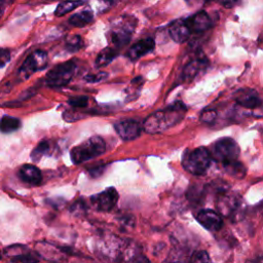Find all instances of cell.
Segmentation results:
<instances>
[{
    "label": "cell",
    "instance_id": "obj_1",
    "mask_svg": "<svg viewBox=\"0 0 263 263\" xmlns=\"http://www.w3.org/2000/svg\"><path fill=\"white\" fill-rule=\"evenodd\" d=\"M186 111L187 108L183 103L176 102L165 109L154 112L148 116L143 123V128L149 134L162 133L180 122Z\"/></svg>",
    "mask_w": 263,
    "mask_h": 263
},
{
    "label": "cell",
    "instance_id": "obj_2",
    "mask_svg": "<svg viewBox=\"0 0 263 263\" xmlns=\"http://www.w3.org/2000/svg\"><path fill=\"white\" fill-rule=\"evenodd\" d=\"M105 151H106L105 141L99 136H93L85 140L81 144L75 146L71 150L70 156H71V160L75 164H79L102 155L103 153H105Z\"/></svg>",
    "mask_w": 263,
    "mask_h": 263
},
{
    "label": "cell",
    "instance_id": "obj_3",
    "mask_svg": "<svg viewBox=\"0 0 263 263\" xmlns=\"http://www.w3.org/2000/svg\"><path fill=\"white\" fill-rule=\"evenodd\" d=\"M212 162L210 151L204 147L187 150L182 158L183 167L192 175H204Z\"/></svg>",
    "mask_w": 263,
    "mask_h": 263
},
{
    "label": "cell",
    "instance_id": "obj_4",
    "mask_svg": "<svg viewBox=\"0 0 263 263\" xmlns=\"http://www.w3.org/2000/svg\"><path fill=\"white\" fill-rule=\"evenodd\" d=\"M209 151L212 160H216L223 166L237 161L239 155V147L237 143L231 138H222L217 140L213 144L212 149Z\"/></svg>",
    "mask_w": 263,
    "mask_h": 263
},
{
    "label": "cell",
    "instance_id": "obj_5",
    "mask_svg": "<svg viewBox=\"0 0 263 263\" xmlns=\"http://www.w3.org/2000/svg\"><path fill=\"white\" fill-rule=\"evenodd\" d=\"M136 20L133 16L121 17L110 31V41L115 46V49L127 44L132 38Z\"/></svg>",
    "mask_w": 263,
    "mask_h": 263
},
{
    "label": "cell",
    "instance_id": "obj_6",
    "mask_svg": "<svg viewBox=\"0 0 263 263\" xmlns=\"http://www.w3.org/2000/svg\"><path fill=\"white\" fill-rule=\"evenodd\" d=\"M76 70L73 61H67L54 66L46 75V84L50 87H62L70 82Z\"/></svg>",
    "mask_w": 263,
    "mask_h": 263
},
{
    "label": "cell",
    "instance_id": "obj_7",
    "mask_svg": "<svg viewBox=\"0 0 263 263\" xmlns=\"http://www.w3.org/2000/svg\"><path fill=\"white\" fill-rule=\"evenodd\" d=\"M47 53L43 50H35L25 60L20 68V76L23 79H27L36 71L43 70L47 66Z\"/></svg>",
    "mask_w": 263,
    "mask_h": 263
},
{
    "label": "cell",
    "instance_id": "obj_8",
    "mask_svg": "<svg viewBox=\"0 0 263 263\" xmlns=\"http://www.w3.org/2000/svg\"><path fill=\"white\" fill-rule=\"evenodd\" d=\"M118 201V192L115 188L110 187L104 191L90 196V203L99 212L111 211Z\"/></svg>",
    "mask_w": 263,
    "mask_h": 263
},
{
    "label": "cell",
    "instance_id": "obj_9",
    "mask_svg": "<svg viewBox=\"0 0 263 263\" xmlns=\"http://www.w3.org/2000/svg\"><path fill=\"white\" fill-rule=\"evenodd\" d=\"M217 208L225 217H234L240 211L241 200L238 195L222 191L217 200Z\"/></svg>",
    "mask_w": 263,
    "mask_h": 263
},
{
    "label": "cell",
    "instance_id": "obj_10",
    "mask_svg": "<svg viewBox=\"0 0 263 263\" xmlns=\"http://www.w3.org/2000/svg\"><path fill=\"white\" fill-rule=\"evenodd\" d=\"M114 128L117 135L124 141L137 139L141 135L142 126L134 119H124L115 123Z\"/></svg>",
    "mask_w": 263,
    "mask_h": 263
},
{
    "label": "cell",
    "instance_id": "obj_11",
    "mask_svg": "<svg viewBox=\"0 0 263 263\" xmlns=\"http://www.w3.org/2000/svg\"><path fill=\"white\" fill-rule=\"evenodd\" d=\"M196 220L203 228L212 232L219 231L223 226L221 216L217 212L209 209L199 211L196 215Z\"/></svg>",
    "mask_w": 263,
    "mask_h": 263
},
{
    "label": "cell",
    "instance_id": "obj_12",
    "mask_svg": "<svg viewBox=\"0 0 263 263\" xmlns=\"http://www.w3.org/2000/svg\"><path fill=\"white\" fill-rule=\"evenodd\" d=\"M6 255L11 261L16 263H38L37 254L26 248L25 246H11L5 250Z\"/></svg>",
    "mask_w": 263,
    "mask_h": 263
},
{
    "label": "cell",
    "instance_id": "obj_13",
    "mask_svg": "<svg viewBox=\"0 0 263 263\" xmlns=\"http://www.w3.org/2000/svg\"><path fill=\"white\" fill-rule=\"evenodd\" d=\"M236 103L248 109H255L261 106V99L255 89L243 88L239 89L235 93Z\"/></svg>",
    "mask_w": 263,
    "mask_h": 263
},
{
    "label": "cell",
    "instance_id": "obj_14",
    "mask_svg": "<svg viewBox=\"0 0 263 263\" xmlns=\"http://www.w3.org/2000/svg\"><path fill=\"white\" fill-rule=\"evenodd\" d=\"M190 33H201L211 27V18L205 11H199L192 16L185 18Z\"/></svg>",
    "mask_w": 263,
    "mask_h": 263
},
{
    "label": "cell",
    "instance_id": "obj_15",
    "mask_svg": "<svg viewBox=\"0 0 263 263\" xmlns=\"http://www.w3.org/2000/svg\"><path fill=\"white\" fill-rule=\"evenodd\" d=\"M208 66V61L205 58H197L190 61L184 68L182 72V79L184 81L193 80L198 74L203 72Z\"/></svg>",
    "mask_w": 263,
    "mask_h": 263
},
{
    "label": "cell",
    "instance_id": "obj_16",
    "mask_svg": "<svg viewBox=\"0 0 263 263\" xmlns=\"http://www.w3.org/2000/svg\"><path fill=\"white\" fill-rule=\"evenodd\" d=\"M155 47V42L152 38H145L134 44L127 52V57L132 61H136L143 55L151 52Z\"/></svg>",
    "mask_w": 263,
    "mask_h": 263
},
{
    "label": "cell",
    "instance_id": "obj_17",
    "mask_svg": "<svg viewBox=\"0 0 263 263\" xmlns=\"http://www.w3.org/2000/svg\"><path fill=\"white\" fill-rule=\"evenodd\" d=\"M18 177L23 182L32 186L39 185L42 181L40 170L32 164H24L18 171Z\"/></svg>",
    "mask_w": 263,
    "mask_h": 263
},
{
    "label": "cell",
    "instance_id": "obj_18",
    "mask_svg": "<svg viewBox=\"0 0 263 263\" xmlns=\"http://www.w3.org/2000/svg\"><path fill=\"white\" fill-rule=\"evenodd\" d=\"M170 37L177 43H183L188 40L190 31L185 23V20H177L168 28Z\"/></svg>",
    "mask_w": 263,
    "mask_h": 263
},
{
    "label": "cell",
    "instance_id": "obj_19",
    "mask_svg": "<svg viewBox=\"0 0 263 263\" xmlns=\"http://www.w3.org/2000/svg\"><path fill=\"white\" fill-rule=\"evenodd\" d=\"M93 20V14L90 10L85 9L82 11H79L75 14H73L70 18H69V23L74 26V27H84L86 25H88L89 23H91Z\"/></svg>",
    "mask_w": 263,
    "mask_h": 263
},
{
    "label": "cell",
    "instance_id": "obj_20",
    "mask_svg": "<svg viewBox=\"0 0 263 263\" xmlns=\"http://www.w3.org/2000/svg\"><path fill=\"white\" fill-rule=\"evenodd\" d=\"M117 55V51L114 47H106L100 51L96 59V66L101 68L109 65Z\"/></svg>",
    "mask_w": 263,
    "mask_h": 263
},
{
    "label": "cell",
    "instance_id": "obj_21",
    "mask_svg": "<svg viewBox=\"0 0 263 263\" xmlns=\"http://www.w3.org/2000/svg\"><path fill=\"white\" fill-rule=\"evenodd\" d=\"M21 127V120L16 117L4 115L0 120V132L9 134L17 130Z\"/></svg>",
    "mask_w": 263,
    "mask_h": 263
},
{
    "label": "cell",
    "instance_id": "obj_22",
    "mask_svg": "<svg viewBox=\"0 0 263 263\" xmlns=\"http://www.w3.org/2000/svg\"><path fill=\"white\" fill-rule=\"evenodd\" d=\"M52 144L51 142L47 141V140H44V141H41L35 148L34 150L32 151L31 153V158L34 160V161H38L40 160L41 157H43L44 155H49L52 151Z\"/></svg>",
    "mask_w": 263,
    "mask_h": 263
},
{
    "label": "cell",
    "instance_id": "obj_23",
    "mask_svg": "<svg viewBox=\"0 0 263 263\" xmlns=\"http://www.w3.org/2000/svg\"><path fill=\"white\" fill-rule=\"evenodd\" d=\"M143 83H144V79L141 76H138L130 81L129 85L125 89V95L128 100H135V98L139 96L140 89Z\"/></svg>",
    "mask_w": 263,
    "mask_h": 263
},
{
    "label": "cell",
    "instance_id": "obj_24",
    "mask_svg": "<svg viewBox=\"0 0 263 263\" xmlns=\"http://www.w3.org/2000/svg\"><path fill=\"white\" fill-rule=\"evenodd\" d=\"M225 168V171L231 175V176H234L236 178H242L246 174V168L245 166L242 165V163H240L238 160L237 161H234V162H231L227 165H224L223 166Z\"/></svg>",
    "mask_w": 263,
    "mask_h": 263
},
{
    "label": "cell",
    "instance_id": "obj_25",
    "mask_svg": "<svg viewBox=\"0 0 263 263\" xmlns=\"http://www.w3.org/2000/svg\"><path fill=\"white\" fill-rule=\"evenodd\" d=\"M83 2L78 1V2H61L55 10H54V15L57 16H62L68 12H70L71 10H73L74 8H76L77 6L81 5Z\"/></svg>",
    "mask_w": 263,
    "mask_h": 263
},
{
    "label": "cell",
    "instance_id": "obj_26",
    "mask_svg": "<svg viewBox=\"0 0 263 263\" xmlns=\"http://www.w3.org/2000/svg\"><path fill=\"white\" fill-rule=\"evenodd\" d=\"M82 45V40L78 35L69 36L66 40V47L70 52L77 51Z\"/></svg>",
    "mask_w": 263,
    "mask_h": 263
},
{
    "label": "cell",
    "instance_id": "obj_27",
    "mask_svg": "<svg viewBox=\"0 0 263 263\" xmlns=\"http://www.w3.org/2000/svg\"><path fill=\"white\" fill-rule=\"evenodd\" d=\"M188 263H211L210 256L205 251H196L194 252L190 258Z\"/></svg>",
    "mask_w": 263,
    "mask_h": 263
},
{
    "label": "cell",
    "instance_id": "obj_28",
    "mask_svg": "<svg viewBox=\"0 0 263 263\" xmlns=\"http://www.w3.org/2000/svg\"><path fill=\"white\" fill-rule=\"evenodd\" d=\"M68 103L73 108H84L88 105V98L84 96H78V97H72L69 99Z\"/></svg>",
    "mask_w": 263,
    "mask_h": 263
},
{
    "label": "cell",
    "instance_id": "obj_29",
    "mask_svg": "<svg viewBox=\"0 0 263 263\" xmlns=\"http://www.w3.org/2000/svg\"><path fill=\"white\" fill-rule=\"evenodd\" d=\"M108 77V73L106 72H99L97 74H88L84 77V79L87 82L90 83H97V82H101L103 80H105Z\"/></svg>",
    "mask_w": 263,
    "mask_h": 263
},
{
    "label": "cell",
    "instance_id": "obj_30",
    "mask_svg": "<svg viewBox=\"0 0 263 263\" xmlns=\"http://www.w3.org/2000/svg\"><path fill=\"white\" fill-rule=\"evenodd\" d=\"M217 118V113L214 110H205L201 113L200 119L205 123H211Z\"/></svg>",
    "mask_w": 263,
    "mask_h": 263
},
{
    "label": "cell",
    "instance_id": "obj_31",
    "mask_svg": "<svg viewBox=\"0 0 263 263\" xmlns=\"http://www.w3.org/2000/svg\"><path fill=\"white\" fill-rule=\"evenodd\" d=\"M85 209H86L85 203H84L83 201L79 200V201L75 202V203L71 206V212H72L73 214H75V215H81V214H83V213L85 212Z\"/></svg>",
    "mask_w": 263,
    "mask_h": 263
},
{
    "label": "cell",
    "instance_id": "obj_32",
    "mask_svg": "<svg viewBox=\"0 0 263 263\" xmlns=\"http://www.w3.org/2000/svg\"><path fill=\"white\" fill-rule=\"evenodd\" d=\"M10 60V52L7 49L0 48V68L4 67Z\"/></svg>",
    "mask_w": 263,
    "mask_h": 263
},
{
    "label": "cell",
    "instance_id": "obj_33",
    "mask_svg": "<svg viewBox=\"0 0 263 263\" xmlns=\"http://www.w3.org/2000/svg\"><path fill=\"white\" fill-rule=\"evenodd\" d=\"M133 263H152L146 256L142 254H137L133 257Z\"/></svg>",
    "mask_w": 263,
    "mask_h": 263
},
{
    "label": "cell",
    "instance_id": "obj_34",
    "mask_svg": "<svg viewBox=\"0 0 263 263\" xmlns=\"http://www.w3.org/2000/svg\"><path fill=\"white\" fill-rule=\"evenodd\" d=\"M102 171H103V167H97L95 171H92V170H89V173H90V175L92 176V177H98L99 175H101L102 174Z\"/></svg>",
    "mask_w": 263,
    "mask_h": 263
},
{
    "label": "cell",
    "instance_id": "obj_35",
    "mask_svg": "<svg viewBox=\"0 0 263 263\" xmlns=\"http://www.w3.org/2000/svg\"><path fill=\"white\" fill-rule=\"evenodd\" d=\"M1 12H2V11H1V9H0V16H1Z\"/></svg>",
    "mask_w": 263,
    "mask_h": 263
},
{
    "label": "cell",
    "instance_id": "obj_36",
    "mask_svg": "<svg viewBox=\"0 0 263 263\" xmlns=\"http://www.w3.org/2000/svg\"><path fill=\"white\" fill-rule=\"evenodd\" d=\"M0 258H1V251H0Z\"/></svg>",
    "mask_w": 263,
    "mask_h": 263
}]
</instances>
